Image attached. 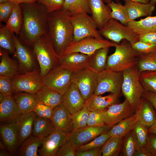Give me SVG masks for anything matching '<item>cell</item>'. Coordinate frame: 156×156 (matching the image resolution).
Returning <instances> with one entry per match:
<instances>
[{"mask_svg":"<svg viewBox=\"0 0 156 156\" xmlns=\"http://www.w3.org/2000/svg\"><path fill=\"white\" fill-rule=\"evenodd\" d=\"M20 5L23 21L20 36L25 44L32 45L47 32L48 13L44 6L37 1Z\"/></svg>","mask_w":156,"mask_h":156,"instance_id":"cell-1","label":"cell"},{"mask_svg":"<svg viewBox=\"0 0 156 156\" xmlns=\"http://www.w3.org/2000/svg\"><path fill=\"white\" fill-rule=\"evenodd\" d=\"M70 15L69 12L62 9L48 13L47 33L58 55L73 40Z\"/></svg>","mask_w":156,"mask_h":156,"instance_id":"cell-2","label":"cell"},{"mask_svg":"<svg viewBox=\"0 0 156 156\" xmlns=\"http://www.w3.org/2000/svg\"><path fill=\"white\" fill-rule=\"evenodd\" d=\"M115 47L114 53L108 56L105 69L122 72L137 65L141 54L133 49L129 41L124 40Z\"/></svg>","mask_w":156,"mask_h":156,"instance_id":"cell-3","label":"cell"},{"mask_svg":"<svg viewBox=\"0 0 156 156\" xmlns=\"http://www.w3.org/2000/svg\"><path fill=\"white\" fill-rule=\"evenodd\" d=\"M43 78L51 69L59 65V56L55 51L47 32L35 42L32 45Z\"/></svg>","mask_w":156,"mask_h":156,"instance_id":"cell-4","label":"cell"},{"mask_svg":"<svg viewBox=\"0 0 156 156\" xmlns=\"http://www.w3.org/2000/svg\"><path fill=\"white\" fill-rule=\"evenodd\" d=\"M121 86L123 95L136 112L144 91L139 81L140 72L137 65L123 71Z\"/></svg>","mask_w":156,"mask_h":156,"instance_id":"cell-5","label":"cell"},{"mask_svg":"<svg viewBox=\"0 0 156 156\" xmlns=\"http://www.w3.org/2000/svg\"><path fill=\"white\" fill-rule=\"evenodd\" d=\"M70 20L73 30L72 42H77L90 36L103 38L99 33L96 23L88 14L82 12L70 15Z\"/></svg>","mask_w":156,"mask_h":156,"instance_id":"cell-6","label":"cell"},{"mask_svg":"<svg viewBox=\"0 0 156 156\" xmlns=\"http://www.w3.org/2000/svg\"><path fill=\"white\" fill-rule=\"evenodd\" d=\"M99 31L106 40L118 44L124 40H127L131 44L138 41V35L129 27L113 18L108 20Z\"/></svg>","mask_w":156,"mask_h":156,"instance_id":"cell-7","label":"cell"},{"mask_svg":"<svg viewBox=\"0 0 156 156\" xmlns=\"http://www.w3.org/2000/svg\"><path fill=\"white\" fill-rule=\"evenodd\" d=\"M117 43L103 39L90 36L77 42H72L59 54L62 57L73 52H79L89 55L96 50L102 48L115 47Z\"/></svg>","mask_w":156,"mask_h":156,"instance_id":"cell-8","label":"cell"},{"mask_svg":"<svg viewBox=\"0 0 156 156\" xmlns=\"http://www.w3.org/2000/svg\"><path fill=\"white\" fill-rule=\"evenodd\" d=\"M123 79L122 72L105 69L97 74V84L94 94L106 92L120 94Z\"/></svg>","mask_w":156,"mask_h":156,"instance_id":"cell-9","label":"cell"},{"mask_svg":"<svg viewBox=\"0 0 156 156\" xmlns=\"http://www.w3.org/2000/svg\"><path fill=\"white\" fill-rule=\"evenodd\" d=\"M13 93L24 92L36 93L44 85L43 78L36 69L24 73L17 74L12 78Z\"/></svg>","mask_w":156,"mask_h":156,"instance_id":"cell-10","label":"cell"},{"mask_svg":"<svg viewBox=\"0 0 156 156\" xmlns=\"http://www.w3.org/2000/svg\"><path fill=\"white\" fill-rule=\"evenodd\" d=\"M72 73L58 65L43 78L44 85L63 95L72 83Z\"/></svg>","mask_w":156,"mask_h":156,"instance_id":"cell-11","label":"cell"},{"mask_svg":"<svg viewBox=\"0 0 156 156\" xmlns=\"http://www.w3.org/2000/svg\"><path fill=\"white\" fill-rule=\"evenodd\" d=\"M71 82L77 86L86 101L94 94L97 84V74L85 68L72 73Z\"/></svg>","mask_w":156,"mask_h":156,"instance_id":"cell-12","label":"cell"},{"mask_svg":"<svg viewBox=\"0 0 156 156\" xmlns=\"http://www.w3.org/2000/svg\"><path fill=\"white\" fill-rule=\"evenodd\" d=\"M113 126L105 125L99 126H87L73 130L70 133L69 140L76 148L86 144L109 130Z\"/></svg>","mask_w":156,"mask_h":156,"instance_id":"cell-13","label":"cell"},{"mask_svg":"<svg viewBox=\"0 0 156 156\" xmlns=\"http://www.w3.org/2000/svg\"><path fill=\"white\" fill-rule=\"evenodd\" d=\"M70 133L55 129L46 137L42 139L39 154L42 156H55L58 149L69 140Z\"/></svg>","mask_w":156,"mask_h":156,"instance_id":"cell-14","label":"cell"},{"mask_svg":"<svg viewBox=\"0 0 156 156\" xmlns=\"http://www.w3.org/2000/svg\"><path fill=\"white\" fill-rule=\"evenodd\" d=\"M136 112L125 99L122 103L112 104L108 108L105 116V124L113 126Z\"/></svg>","mask_w":156,"mask_h":156,"instance_id":"cell-15","label":"cell"},{"mask_svg":"<svg viewBox=\"0 0 156 156\" xmlns=\"http://www.w3.org/2000/svg\"><path fill=\"white\" fill-rule=\"evenodd\" d=\"M13 38L15 47L14 55L19 62V72L23 74L33 70L35 69V62L32 53L14 34Z\"/></svg>","mask_w":156,"mask_h":156,"instance_id":"cell-16","label":"cell"},{"mask_svg":"<svg viewBox=\"0 0 156 156\" xmlns=\"http://www.w3.org/2000/svg\"><path fill=\"white\" fill-rule=\"evenodd\" d=\"M50 119L55 129L67 133L73 130L71 114L63 103L53 108Z\"/></svg>","mask_w":156,"mask_h":156,"instance_id":"cell-17","label":"cell"},{"mask_svg":"<svg viewBox=\"0 0 156 156\" xmlns=\"http://www.w3.org/2000/svg\"><path fill=\"white\" fill-rule=\"evenodd\" d=\"M0 133L1 139L6 148L11 154H14L19 144L16 120L11 123L1 125Z\"/></svg>","mask_w":156,"mask_h":156,"instance_id":"cell-18","label":"cell"},{"mask_svg":"<svg viewBox=\"0 0 156 156\" xmlns=\"http://www.w3.org/2000/svg\"><path fill=\"white\" fill-rule=\"evenodd\" d=\"M90 55L79 52H73L59 57V65L72 73L86 68Z\"/></svg>","mask_w":156,"mask_h":156,"instance_id":"cell-19","label":"cell"},{"mask_svg":"<svg viewBox=\"0 0 156 156\" xmlns=\"http://www.w3.org/2000/svg\"><path fill=\"white\" fill-rule=\"evenodd\" d=\"M120 94L110 93L102 96L93 94L85 101V106L90 111H103L112 104L117 103Z\"/></svg>","mask_w":156,"mask_h":156,"instance_id":"cell-20","label":"cell"},{"mask_svg":"<svg viewBox=\"0 0 156 156\" xmlns=\"http://www.w3.org/2000/svg\"><path fill=\"white\" fill-rule=\"evenodd\" d=\"M103 0H88L92 17L96 23L98 29H101L111 18V10Z\"/></svg>","mask_w":156,"mask_h":156,"instance_id":"cell-21","label":"cell"},{"mask_svg":"<svg viewBox=\"0 0 156 156\" xmlns=\"http://www.w3.org/2000/svg\"><path fill=\"white\" fill-rule=\"evenodd\" d=\"M85 102L79 89L72 83L63 95V103L72 115L81 109Z\"/></svg>","mask_w":156,"mask_h":156,"instance_id":"cell-22","label":"cell"},{"mask_svg":"<svg viewBox=\"0 0 156 156\" xmlns=\"http://www.w3.org/2000/svg\"><path fill=\"white\" fill-rule=\"evenodd\" d=\"M21 114L12 95L0 97L1 122L13 121Z\"/></svg>","mask_w":156,"mask_h":156,"instance_id":"cell-23","label":"cell"},{"mask_svg":"<svg viewBox=\"0 0 156 156\" xmlns=\"http://www.w3.org/2000/svg\"><path fill=\"white\" fill-rule=\"evenodd\" d=\"M130 21L142 16H151L155 9V4L151 3H147L124 0Z\"/></svg>","mask_w":156,"mask_h":156,"instance_id":"cell-24","label":"cell"},{"mask_svg":"<svg viewBox=\"0 0 156 156\" xmlns=\"http://www.w3.org/2000/svg\"><path fill=\"white\" fill-rule=\"evenodd\" d=\"M37 116L33 111L22 114L16 120L18 124L19 144L30 137L32 131L34 121Z\"/></svg>","mask_w":156,"mask_h":156,"instance_id":"cell-25","label":"cell"},{"mask_svg":"<svg viewBox=\"0 0 156 156\" xmlns=\"http://www.w3.org/2000/svg\"><path fill=\"white\" fill-rule=\"evenodd\" d=\"M35 94L38 103L53 108L63 103V95L44 85Z\"/></svg>","mask_w":156,"mask_h":156,"instance_id":"cell-26","label":"cell"},{"mask_svg":"<svg viewBox=\"0 0 156 156\" xmlns=\"http://www.w3.org/2000/svg\"><path fill=\"white\" fill-rule=\"evenodd\" d=\"M109 48L106 47L99 49L90 55L87 63L86 68L96 74L105 70Z\"/></svg>","mask_w":156,"mask_h":156,"instance_id":"cell-27","label":"cell"},{"mask_svg":"<svg viewBox=\"0 0 156 156\" xmlns=\"http://www.w3.org/2000/svg\"><path fill=\"white\" fill-rule=\"evenodd\" d=\"M136 111L138 120L148 128L156 121V112L151 104L146 99L142 97L139 103Z\"/></svg>","mask_w":156,"mask_h":156,"instance_id":"cell-28","label":"cell"},{"mask_svg":"<svg viewBox=\"0 0 156 156\" xmlns=\"http://www.w3.org/2000/svg\"><path fill=\"white\" fill-rule=\"evenodd\" d=\"M15 93L13 97L22 114L33 111L38 103L35 94L24 92Z\"/></svg>","mask_w":156,"mask_h":156,"instance_id":"cell-29","label":"cell"},{"mask_svg":"<svg viewBox=\"0 0 156 156\" xmlns=\"http://www.w3.org/2000/svg\"><path fill=\"white\" fill-rule=\"evenodd\" d=\"M138 120L137 111L132 115L127 117L113 126L108 131L111 137H123L133 128Z\"/></svg>","mask_w":156,"mask_h":156,"instance_id":"cell-30","label":"cell"},{"mask_svg":"<svg viewBox=\"0 0 156 156\" xmlns=\"http://www.w3.org/2000/svg\"><path fill=\"white\" fill-rule=\"evenodd\" d=\"M127 26L138 35L155 31L156 16H148L138 21H130Z\"/></svg>","mask_w":156,"mask_h":156,"instance_id":"cell-31","label":"cell"},{"mask_svg":"<svg viewBox=\"0 0 156 156\" xmlns=\"http://www.w3.org/2000/svg\"><path fill=\"white\" fill-rule=\"evenodd\" d=\"M55 129L50 119L37 116L34 121L32 132L34 135L42 140Z\"/></svg>","mask_w":156,"mask_h":156,"instance_id":"cell-32","label":"cell"},{"mask_svg":"<svg viewBox=\"0 0 156 156\" xmlns=\"http://www.w3.org/2000/svg\"><path fill=\"white\" fill-rule=\"evenodd\" d=\"M0 54V75L12 78L19 71L18 66L10 57L7 50L1 49Z\"/></svg>","mask_w":156,"mask_h":156,"instance_id":"cell-33","label":"cell"},{"mask_svg":"<svg viewBox=\"0 0 156 156\" xmlns=\"http://www.w3.org/2000/svg\"><path fill=\"white\" fill-rule=\"evenodd\" d=\"M42 143V139L34 135L30 136L21 144L18 155L21 156H38V148Z\"/></svg>","mask_w":156,"mask_h":156,"instance_id":"cell-34","label":"cell"},{"mask_svg":"<svg viewBox=\"0 0 156 156\" xmlns=\"http://www.w3.org/2000/svg\"><path fill=\"white\" fill-rule=\"evenodd\" d=\"M23 16L20 4H15L5 26L12 33L19 34L23 24Z\"/></svg>","mask_w":156,"mask_h":156,"instance_id":"cell-35","label":"cell"},{"mask_svg":"<svg viewBox=\"0 0 156 156\" xmlns=\"http://www.w3.org/2000/svg\"><path fill=\"white\" fill-rule=\"evenodd\" d=\"M123 137L111 136L101 147L103 156H116L121 152Z\"/></svg>","mask_w":156,"mask_h":156,"instance_id":"cell-36","label":"cell"},{"mask_svg":"<svg viewBox=\"0 0 156 156\" xmlns=\"http://www.w3.org/2000/svg\"><path fill=\"white\" fill-rule=\"evenodd\" d=\"M62 9L71 15L82 12L91 14L88 0H64Z\"/></svg>","mask_w":156,"mask_h":156,"instance_id":"cell-37","label":"cell"},{"mask_svg":"<svg viewBox=\"0 0 156 156\" xmlns=\"http://www.w3.org/2000/svg\"><path fill=\"white\" fill-rule=\"evenodd\" d=\"M107 4L111 10V18L119 21L122 24L127 26L130 20L125 5L120 3H116L112 1Z\"/></svg>","mask_w":156,"mask_h":156,"instance_id":"cell-38","label":"cell"},{"mask_svg":"<svg viewBox=\"0 0 156 156\" xmlns=\"http://www.w3.org/2000/svg\"><path fill=\"white\" fill-rule=\"evenodd\" d=\"M139 79L144 92L156 93V70L140 72Z\"/></svg>","mask_w":156,"mask_h":156,"instance_id":"cell-39","label":"cell"},{"mask_svg":"<svg viewBox=\"0 0 156 156\" xmlns=\"http://www.w3.org/2000/svg\"><path fill=\"white\" fill-rule=\"evenodd\" d=\"M138 144L133 129L123 137L121 150L125 156H134L137 149Z\"/></svg>","mask_w":156,"mask_h":156,"instance_id":"cell-40","label":"cell"},{"mask_svg":"<svg viewBox=\"0 0 156 156\" xmlns=\"http://www.w3.org/2000/svg\"><path fill=\"white\" fill-rule=\"evenodd\" d=\"M14 33L11 32L5 26L0 29V46L1 48L14 54L15 45L14 40Z\"/></svg>","mask_w":156,"mask_h":156,"instance_id":"cell-41","label":"cell"},{"mask_svg":"<svg viewBox=\"0 0 156 156\" xmlns=\"http://www.w3.org/2000/svg\"><path fill=\"white\" fill-rule=\"evenodd\" d=\"M137 65L140 73L145 70H156V51L141 54Z\"/></svg>","mask_w":156,"mask_h":156,"instance_id":"cell-42","label":"cell"},{"mask_svg":"<svg viewBox=\"0 0 156 156\" xmlns=\"http://www.w3.org/2000/svg\"><path fill=\"white\" fill-rule=\"evenodd\" d=\"M148 129L139 120L133 129L137 142L138 149L146 146L148 138Z\"/></svg>","mask_w":156,"mask_h":156,"instance_id":"cell-43","label":"cell"},{"mask_svg":"<svg viewBox=\"0 0 156 156\" xmlns=\"http://www.w3.org/2000/svg\"><path fill=\"white\" fill-rule=\"evenodd\" d=\"M90 112L84 105L81 109L71 115L73 130L83 128L88 126Z\"/></svg>","mask_w":156,"mask_h":156,"instance_id":"cell-44","label":"cell"},{"mask_svg":"<svg viewBox=\"0 0 156 156\" xmlns=\"http://www.w3.org/2000/svg\"><path fill=\"white\" fill-rule=\"evenodd\" d=\"M111 137L108 131L99 135L89 142L76 148V151H83L101 147Z\"/></svg>","mask_w":156,"mask_h":156,"instance_id":"cell-45","label":"cell"},{"mask_svg":"<svg viewBox=\"0 0 156 156\" xmlns=\"http://www.w3.org/2000/svg\"><path fill=\"white\" fill-rule=\"evenodd\" d=\"M107 109L101 112L90 111L87 125L89 126H99L105 125L104 119Z\"/></svg>","mask_w":156,"mask_h":156,"instance_id":"cell-46","label":"cell"},{"mask_svg":"<svg viewBox=\"0 0 156 156\" xmlns=\"http://www.w3.org/2000/svg\"><path fill=\"white\" fill-rule=\"evenodd\" d=\"M131 45L133 49L141 54H146L156 51V44H150L138 41Z\"/></svg>","mask_w":156,"mask_h":156,"instance_id":"cell-47","label":"cell"},{"mask_svg":"<svg viewBox=\"0 0 156 156\" xmlns=\"http://www.w3.org/2000/svg\"><path fill=\"white\" fill-rule=\"evenodd\" d=\"M12 78L0 75V92L5 96L12 95L13 93Z\"/></svg>","mask_w":156,"mask_h":156,"instance_id":"cell-48","label":"cell"},{"mask_svg":"<svg viewBox=\"0 0 156 156\" xmlns=\"http://www.w3.org/2000/svg\"><path fill=\"white\" fill-rule=\"evenodd\" d=\"M64 0H37L45 7L48 13L62 9Z\"/></svg>","mask_w":156,"mask_h":156,"instance_id":"cell-49","label":"cell"},{"mask_svg":"<svg viewBox=\"0 0 156 156\" xmlns=\"http://www.w3.org/2000/svg\"><path fill=\"white\" fill-rule=\"evenodd\" d=\"M15 4L10 2L0 3V21L5 23L11 16Z\"/></svg>","mask_w":156,"mask_h":156,"instance_id":"cell-50","label":"cell"},{"mask_svg":"<svg viewBox=\"0 0 156 156\" xmlns=\"http://www.w3.org/2000/svg\"><path fill=\"white\" fill-rule=\"evenodd\" d=\"M53 108L44 104L38 103L33 111L39 117L51 119Z\"/></svg>","mask_w":156,"mask_h":156,"instance_id":"cell-51","label":"cell"},{"mask_svg":"<svg viewBox=\"0 0 156 156\" xmlns=\"http://www.w3.org/2000/svg\"><path fill=\"white\" fill-rule=\"evenodd\" d=\"M76 149L69 140L57 150L55 156H76Z\"/></svg>","mask_w":156,"mask_h":156,"instance_id":"cell-52","label":"cell"},{"mask_svg":"<svg viewBox=\"0 0 156 156\" xmlns=\"http://www.w3.org/2000/svg\"><path fill=\"white\" fill-rule=\"evenodd\" d=\"M138 35V41L150 44H156V31Z\"/></svg>","mask_w":156,"mask_h":156,"instance_id":"cell-53","label":"cell"},{"mask_svg":"<svg viewBox=\"0 0 156 156\" xmlns=\"http://www.w3.org/2000/svg\"><path fill=\"white\" fill-rule=\"evenodd\" d=\"M146 147L151 156H156V134L149 133Z\"/></svg>","mask_w":156,"mask_h":156,"instance_id":"cell-54","label":"cell"},{"mask_svg":"<svg viewBox=\"0 0 156 156\" xmlns=\"http://www.w3.org/2000/svg\"><path fill=\"white\" fill-rule=\"evenodd\" d=\"M101 147L90 149L83 151H76L75 155L76 156H102Z\"/></svg>","mask_w":156,"mask_h":156,"instance_id":"cell-55","label":"cell"},{"mask_svg":"<svg viewBox=\"0 0 156 156\" xmlns=\"http://www.w3.org/2000/svg\"><path fill=\"white\" fill-rule=\"evenodd\" d=\"M143 97L151 104L156 112V93L144 92Z\"/></svg>","mask_w":156,"mask_h":156,"instance_id":"cell-56","label":"cell"},{"mask_svg":"<svg viewBox=\"0 0 156 156\" xmlns=\"http://www.w3.org/2000/svg\"><path fill=\"white\" fill-rule=\"evenodd\" d=\"M134 156H151V155L146 146L138 149Z\"/></svg>","mask_w":156,"mask_h":156,"instance_id":"cell-57","label":"cell"},{"mask_svg":"<svg viewBox=\"0 0 156 156\" xmlns=\"http://www.w3.org/2000/svg\"><path fill=\"white\" fill-rule=\"evenodd\" d=\"M15 4H20L22 3H32L37 1V0H9Z\"/></svg>","mask_w":156,"mask_h":156,"instance_id":"cell-58","label":"cell"},{"mask_svg":"<svg viewBox=\"0 0 156 156\" xmlns=\"http://www.w3.org/2000/svg\"><path fill=\"white\" fill-rule=\"evenodd\" d=\"M148 132L149 134H156V121L151 126L148 128Z\"/></svg>","mask_w":156,"mask_h":156,"instance_id":"cell-59","label":"cell"},{"mask_svg":"<svg viewBox=\"0 0 156 156\" xmlns=\"http://www.w3.org/2000/svg\"><path fill=\"white\" fill-rule=\"evenodd\" d=\"M133 1L147 3L150 2V0H131ZM112 0H103L104 2L107 4L110 2Z\"/></svg>","mask_w":156,"mask_h":156,"instance_id":"cell-60","label":"cell"},{"mask_svg":"<svg viewBox=\"0 0 156 156\" xmlns=\"http://www.w3.org/2000/svg\"><path fill=\"white\" fill-rule=\"evenodd\" d=\"M8 1H10L9 0H0V3H5Z\"/></svg>","mask_w":156,"mask_h":156,"instance_id":"cell-61","label":"cell"},{"mask_svg":"<svg viewBox=\"0 0 156 156\" xmlns=\"http://www.w3.org/2000/svg\"><path fill=\"white\" fill-rule=\"evenodd\" d=\"M150 2L156 4V0H150Z\"/></svg>","mask_w":156,"mask_h":156,"instance_id":"cell-62","label":"cell"}]
</instances>
